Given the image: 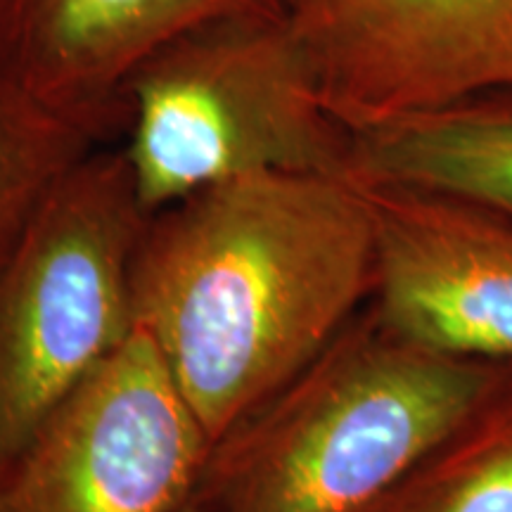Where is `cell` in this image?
I'll return each instance as SVG.
<instances>
[{
    "label": "cell",
    "instance_id": "12",
    "mask_svg": "<svg viewBox=\"0 0 512 512\" xmlns=\"http://www.w3.org/2000/svg\"><path fill=\"white\" fill-rule=\"evenodd\" d=\"M178 512H204L202 508H200V505H197L195 501H192V498H190V501L188 503H185L183 505V508L181 510H178Z\"/></svg>",
    "mask_w": 512,
    "mask_h": 512
},
{
    "label": "cell",
    "instance_id": "9",
    "mask_svg": "<svg viewBox=\"0 0 512 512\" xmlns=\"http://www.w3.org/2000/svg\"><path fill=\"white\" fill-rule=\"evenodd\" d=\"M347 174L512 211V91L354 131Z\"/></svg>",
    "mask_w": 512,
    "mask_h": 512
},
{
    "label": "cell",
    "instance_id": "5",
    "mask_svg": "<svg viewBox=\"0 0 512 512\" xmlns=\"http://www.w3.org/2000/svg\"><path fill=\"white\" fill-rule=\"evenodd\" d=\"M209 441L133 330L0 472V512H178Z\"/></svg>",
    "mask_w": 512,
    "mask_h": 512
},
{
    "label": "cell",
    "instance_id": "4",
    "mask_svg": "<svg viewBox=\"0 0 512 512\" xmlns=\"http://www.w3.org/2000/svg\"><path fill=\"white\" fill-rule=\"evenodd\" d=\"M147 216L124 152L98 147L0 268V472L133 335L128 268Z\"/></svg>",
    "mask_w": 512,
    "mask_h": 512
},
{
    "label": "cell",
    "instance_id": "1",
    "mask_svg": "<svg viewBox=\"0 0 512 512\" xmlns=\"http://www.w3.org/2000/svg\"><path fill=\"white\" fill-rule=\"evenodd\" d=\"M373 221L349 174H259L152 211L128 306L209 446L373 297Z\"/></svg>",
    "mask_w": 512,
    "mask_h": 512
},
{
    "label": "cell",
    "instance_id": "7",
    "mask_svg": "<svg viewBox=\"0 0 512 512\" xmlns=\"http://www.w3.org/2000/svg\"><path fill=\"white\" fill-rule=\"evenodd\" d=\"M354 178L373 221L375 316L422 347L512 363V211Z\"/></svg>",
    "mask_w": 512,
    "mask_h": 512
},
{
    "label": "cell",
    "instance_id": "6",
    "mask_svg": "<svg viewBox=\"0 0 512 512\" xmlns=\"http://www.w3.org/2000/svg\"><path fill=\"white\" fill-rule=\"evenodd\" d=\"M347 131L512 91V0H285Z\"/></svg>",
    "mask_w": 512,
    "mask_h": 512
},
{
    "label": "cell",
    "instance_id": "11",
    "mask_svg": "<svg viewBox=\"0 0 512 512\" xmlns=\"http://www.w3.org/2000/svg\"><path fill=\"white\" fill-rule=\"evenodd\" d=\"M361 512H512V370Z\"/></svg>",
    "mask_w": 512,
    "mask_h": 512
},
{
    "label": "cell",
    "instance_id": "2",
    "mask_svg": "<svg viewBox=\"0 0 512 512\" xmlns=\"http://www.w3.org/2000/svg\"><path fill=\"white\" fill-rule=\"evenodd\" d=\"M510 370L422 347L366 306L209 446L192 501L204 512H361Z\"/></svg>",
    "mask_w": 512,
    "mask_h": 512
},
{
    "label": "cell",
    "instance_id": "10",
    "mask_svg": "<svg viewBox=\"0 0 512 512\" xmlns=\"http://www.w3.org/2000/svg\"><path fill=\"white\" fill-rule=\"evenodd\" d=\"M112 121L38 98L0 69V268L69 171L102 147Z\"/></svg>",
    "mask_w": 512,
    "mask_h": 512
},
{
    "label": "cell",
    "instance_id": "8",
    "mask_svg": "<svg viewBox=\"0 0 512 512\" xmlns=\"http://www.w3.org/2000/svg\"><path fill=\"white\" fill-rule=\"evenodd\" d=\"M235 12L285 0H0V69L38 98L124 121V83L152 50Z\"/></svg>",
    "mask_w": 512,
    "mask_h": 512
},
{
    "label": "cell",
    "instance_id": "3",
    "mask_svg": "<svg viewBox=\"0 0 512 512\" xmlns=\"http://www.w3.org/2000/svg\"><path fill=\"white\" fill-rule=\"evenodd\" d=\"M121 147L159 211L259 174H347L351 131L320 100L285 12H235L181 31L124 83Z\"/></svg>",
    "mask_w": 512,
    "mask_h": 512
}]
</instances>
